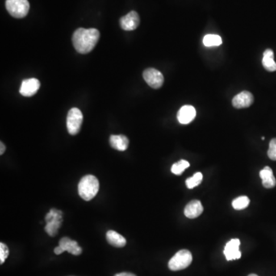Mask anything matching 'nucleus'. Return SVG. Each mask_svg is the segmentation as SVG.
<instances>
[{
  "mask_svg": "<svg viewBox=\"0 0 276 276\" xmlns=\"http://www.w3.org/2000/svg\"><path fill=\"white\" fill-rule=\"evenodd\" d=\"M46 226L45 230L50 236L57 235L58 230L62 223V212L57 209L52 208L46 215Z\"/></svg>",
  "mask_w": 276,
  "mask_h": 276,
  "instance_id": "nucleus-3",
  "label": "nucleus"
},
{
  "mask_svg": "<svg viewBox=\"0 0 276 276\" xmlns=\"http://www.w3.org/2000/svg\"><path fill=\"white\" fill-rule=\"evenodd\" d=\"M189 167H190V163L185 160H181L179 162L173 164L171 172L175 175H181L183 172Z\"/></svg>",
  "mask_w": 276,
  "mask_h": 276,
  "instance_id": "nucleus-21",
  "label": "nucleus"
},
{
  "mask_svg": "<svg viewBox=\"0 0 276 276\" xmlns=\"http://www.w3.org/2000/svg\"><path fill=\"white\" fill-rule=\"evenodd\" d=\"M262 64L267 71L271 72H276V63L274 61V52L270 48H268L264 52Z\"/></svg>",
  "mask_w": 276,
  "mask_h": 276,
  "instance_id": "nucleus-18",
  "label": "nucleus"
},
{
  "mask_svg": "<svg viewBox=\"0 0 276 276\" xmlns=\"http://www.w3.org/2000/svg\"><path fill=\"white\" fill-rule=\"evenodd\" d=\"M83 122V114L81 110L73 107L68 111L67 116V129L70 135H76L78 134Z\"/></svg>",
  "mask_w": 276,
  "mask_h": 276,
  "instance_id": "nucleus-6",
  "label": "nucleus"
},
{
  "mask_svg": "<svg viewBox=\"0 0 276 276\" xmlns=\"http://www.w3.org/2000/svg\"><path fill=\"white\" fill-rule=\"evenodd\" d=\"M249 202L250 200L246 196H241L232 201V207L235 210H243V209L246 208L247 206L249 205Z\"/></svg>",
  "mask_w": 276,
  "mask_h": 276,
  "instance_id": "nucleus-19",
  "label": "nucleus"
},
{
  "mask_svg": "<svg viewBox=\"0 0 276 276\" xmlns=\"http://www.w3.org/2000/svg\"><path fill=\"white\" fill-rule=\"evenodd\" d=\"M40 89V81L36 78H29L22 81L19 93L24 97H31Z\"/></svg>",
  "mask_w": 276,
  "mask_h": 276,
  "instance_id": "nucleus-10",
  "label": "nucleus"
},
{
  "mask_svg": "<svg viewBox=\"0 0 276 276\" xmlns=\"http://www.w3.org/2000/svg\"><path fill=\"white\" fill-rule=\"evenodd\" d=\"M203 207L199 200L190 201L184 209V214L189 219H195L202 214Z\"/></svg>",
  "mask_w": 276,
  "mask_h": 276,
  "instance_id": "nucleus-13",
  "label": "nucleus"
},
{
  "mask_svg": "<svg viewBox=\"0 0 276 276\" xmlns=\"http://www.w3.org/2000/svg\"><path fill=\"white\" fill-rule=\"evenodd\" d=\"M202 181V174L200 172H197L193 177L188 178L186 181V185L189 189H193L201 184Z\"/></svg>",
  "mask_w": 276,
  "mask_h": 276,
  "instance_id": "nucleus-22",
  "label": "nucleus"
},
{
  "mask_svg": "<svg viewBox=\"0 0 276 276\" xmlns=\"http://www.w3.org/2000/svg\"><path fill=\"white\" fill-rule=\"evenodd\" d=\"M30 2L28 0H6V8L8 13L14 18L26 17L30 11Z\"/></svg>",
  "mask_w": 276,
  "mask_h": 276,
  "instance_id": "nucleus-5",
  "label": "nucleus"
},
{
  "mask_svg": "<svg viewBox=\"0 0 276 276\" xmlns=\"http://www.w3.org/2000/svg\"><path fill=\"white\" fill-rule=\"evenodd\" d=\"M268 156L271 160H276V138H273L269 143Z\"/></svg>",
  "mask_w": 276,
  "mask_h": 276,
  "instance_id": "nucleus-24",
  "label": "nucleus"
},
{
  "mask_svg": "<svg viewBox=\"0 0 276 276\" xmlns=\"http://www.w3.org/2000/svg\"><path fill=\"white\" fill-rule=\"evenodd\" d=\"M59 245L64 249V252H69L71 254L75 256H79L82 252V249L78 245L77 242L74 241L72 239L68 237H64L59 241Z\"/></svg>",
  "mask_w": 276,
  "mask_h": 276,
  "instance_id": "nucleus-14",
  "label": "nucleus"
},
{
  "mask_svg": "<svg viewBox=\"0 0 276 276\" xmlns=\"http://www.w3.org/2000/svg\"><path fill=\"white\" fill-rule=\"evenodd\" d=\"M140 24V17L138 13L135 11H131L122 17L120 19V25L121 27L125 31H132L136 30L137 28Z\"/></svg>",
  "mask_w": 276,
  "mask_h": 276,
  "instance_id": "nucleus-8",
  "label": "nucleus"
},
{
  "mask_svg": "<svg viewBox=\"0 0 276 276\" xmlns=\"http://www.w3.org/2000/svg\"><path fill=\"white\" fill-rule=\"evenodd\" d=\"M54 252H55V253L56 255H60L61 254V253H63L64 251V249L60 246V245H59V246L56 247V248L54 249Z\"/></svg>",
  "mask_w": 276,
  "mask_h": 276,
  "instance_id": "nucleus-25",
  "label": "nucleus"
},
{
  "mask_svg": "<svg viewBox=\"0 0 276 276\" xmlns=\"http://www.w3.org/2000/svg\"><path fill=\"white\" fill-rule=\"evenodd\" d=\"M253 101H254V98L252 93L247 91H243L234 97L232 103L234 107L241 109L250 107Z\"/></svg>",
  "mask_w": 276,
  "mask_h": 276,
  "instance_id": "nucleus-11",
  "label": "nucleus"
},
{
  "mask_svg": "<svg viewBox=\"0 0 276 276\" xmlns=\"http://www.w3.org/2000/svg\"><path fill=\"white\" fill-rule=\"evenodd\" d=\"M240 241L238 239H232L227 243L224 248V255L227 261L239 260L241 258L242 253L239 251Z\"/></svg>",
  "mask_w": 276,
  "mask_h": 276,
  "instance_id": "nucleus-9",
  "label": "nucleus"
},
{
  "mask_svg": "<svg viewBox=\"0 0 276 276\" xmlns=\"http://www.w3.org/2000/svg\"><path fill=\"white\" fill-rule=\"evenodd\" d=\"M109 141L112 148L119 151H126L129 145L128 138L124 135H111Z\"/></svg>",
  "mask_w": 276,
  "mask_h": 276,
  "instance_id": "nucleus-16",
  "label": "nucleus"
},
{
  "mask_svg": "<svg viewBox=\"0 0 276 276\" xmlns=\"http://www.w3.org/2000/svg\"><path fill=\"white\" fill-rule=\"evenodd\" d=\"M260 177L262 181V185L267 189H271L276 186V180L273 175V169L269 167H265L263 169H261L260 173Z\"/></svg>",
  "mask_w": 276,
  "mask_h": 276,
  "instance_id": "nucleus-15",
  "label": "nucleus"
},
{
  "mask_svg": "<svg viewBox=\"0 0 276 276\" xmlns=\"http://www.w3.org/2000/svg\"><path fill=\"white\" fill-rule=\"evenodd\" d=\"M143 77L147 85L153 89H160L164 84V77L160 71L155 68H147L143 73Z\"/></svg>",
  "mask_w": 276,
  "mask_h": 276,
  "instance_id": "nucleus-7",
  "label": "nucleus"
},
{
  "mask_svg": "<svg viewBox=\"0 0 276 276\" xmlns=\"http://www.w3.org/2000/svg\"><path fill=\"white\" fill-rule=\"evenodd\" d=\"M9 254V248L4 243H0V263L3 264Z\"/></svg>",
  "mask_w": 276,
  "mask_h": 276,
  "instance_id": "nucleus-23",
  "label": "nucleus"
},
{
  "mask_svg": "<svg viewBox=\"0 0 276 276\" xmlns=\"http://www.w3.org/2000/svg\"><path fill=\"white\" fill-rule=\"evenodd\" d=\"M99 38L98 30L79 28L72 35V43L78 53L88 54L95 47Z\"/></svg>",
  "mask_w": 276,
  "mask_h": 276,
  "instance_id": "nucleus-1",
  "label": "nucleus"
},
{
  "mask_svg": "<svg viewBox=\"0 0 276 276\" xmlns=\"http://www.w3.org/2000/svg\"><path fill=\"white\" fill-rule=\"evenodd\" d=\"M193 261L191 252L186 249L177 252L168 262V267L171 271L183 270L190 266Z\"/></svg>",
  "mask_w": 276,
  "mask_h": 276,
  "instance_id": "nucleus-4",
  "label": "nucleus"
},
{
  "mask_svg": "<svg viewBox=\"0 0 276 276\" xmlns=\"http://www.w3.org/2000/svg\"><path fill=\"white\" fill-rule=\"evenodd\" d=\"M0 146H1V151H0V154L2 155L4 153V152H5V151H6V146H5V144H3V143H2V142H1V143H0Z\"/></svg>",
  "mask_w": 276,
  "mask_h": 276,
  "instance_id": "nucleus-27",
  "label": "nucleus"
},
{
  "mask_svg": "<svg viewBox=\"0 0 276 276\" xmlns=\"http://www.w3.org/2000/svg\"><path fill=\"white\" fill-rule=\"evenodd\" d=\"M196 110L191 105L183 106L177 114V119L182 124H187L193 122L196 118Z\"/></svg>",
  "mask_w": 276,
  "mask_h": 276,
  "instance_id": "nucleus-12",
  "label": "nucleus"
},
{
  "mask_svg": "<svg viewBox=\"0 0 276 276\" xmlns=\"http://www.w3.org/2000/svg\"><path fill=\"white\" fill-rule=\"evenodd\" d=\"M257 276V275H256V274H251V275H249V276Z\"/></svg>",
  "mask_w": 276,
  "mask_h": 276,
  "instance_id": "nucleus-28",
  "label": "nucleus"
},
{
  "mask_svg": "<svg viewBox=\"0 0 276 276\" xmlns=\"http://www.w3.org/2000/svg\"><path fill=\"white\" fill-rule=\"evenodd\" d=\"M114 276H137L136 275L133 274V273H118V274H116Z\"/></svg>",
  "mask_w": 276,
  "mask_h": 276,
  "instance_id": "nucleus-26",
  "label": "nucleus"
},
{
  "mask_svg": "<svg viewBox=\"0 0 276 276\" xmlns=\"http://www.w3.org/2000/svg\"><path fill=\"white\" fill-rule=\"evenodd\" d=\"M203 44L206 47L219 46L222 44V39L217 35H206L203 38Z\"/></svg>",
  "mask_w": 276,
  "mask_h": 276,
  "instance_id": "nucleus-20",
  "label": "nucleus"
},
{
  "mask_svg": "<svg viewBox=\"0 0 276 276\" xmlns=\"http://www.w3.org/2000/svg\"><path fill=\"white\" fill-rule=\"evenodd\" d=\"M106 238H107V241L108 242L109 244L113 246L118 247V248L124 246L127 243L125 238L113 230H110L107 232Z\"/></svg>",
  "mask_w": 276,
  "mask_h": 276,
  "instance_id": "nucleus-17",
  "label": "nucleus"
},
{
  "mask_svg": "<svg viewBox=\"0 0 276 276\" xmlns=\"http://www.w3.org/2000/svg\"><path fill=\"white\" fill-rule=\"evenodd\" d=\"M78 194L83 199L89 201L93 199L99 190V181L92 175L82 177L78 184Z\"/></svg>",
  "mask_w": 276,
  "mask_h": 276,
  "instance_id": "nucleus-2",
  "label": "nucleus"
}]
</instances>
